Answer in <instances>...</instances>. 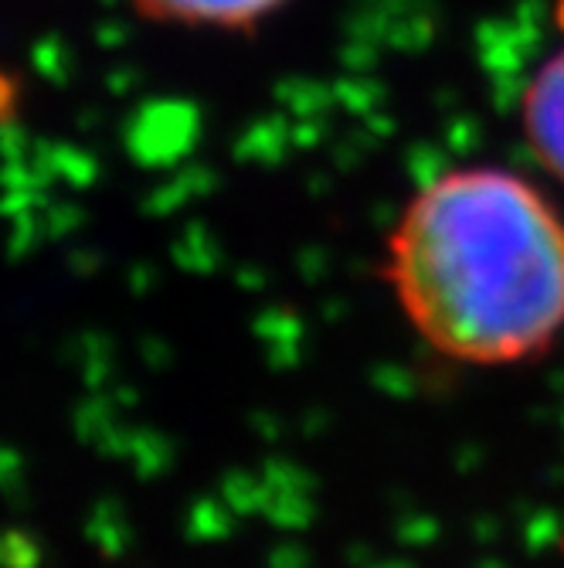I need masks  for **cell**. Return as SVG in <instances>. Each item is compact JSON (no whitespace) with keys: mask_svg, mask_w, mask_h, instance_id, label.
Wrapping results in <instances>:
<instances>
[{"mask_svg":"<svg viewBox=\"0 0 564 568\" xmlns=\"http://www.w3.org/2000/svg\"><path fill=\"white\" fill-rule=\"evenodd\" d=\"M388 283L439 354L514 365L564 327V219L521 174L445 171L398 219Z\"/></svg>","mask_w":564,"mask_h":568,"instance_id":"cell-1","label":"cell"},{"mask_svg":"<svg viewBox=\"0 0 564 568\" xmlns=\"http://www.w3.org/2000/svg\"><path fill=\"white\" fill-rule=\"evenodd\" d=\"M524 130L537 161L564 181V48L541 65L524 92Z\"/></svg>","mask_w":564,"mask_h":568,"instance_id":"cell-2","label":"cell"},{"mask_svg":"<svg viewBox=\"0 0 564 568\" xmlns=\"http://www.w3.org/2000/svg\"><path fill=\"white\" fill-rule=\"evenodd\" d=\"M289 0H133V8L161 24L238 31L266 21Z\"/></svg>","mask_w":564,"mask_h":568,"instance_id":"cell-3","label":"cell"}]
</instances>
